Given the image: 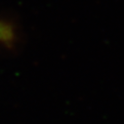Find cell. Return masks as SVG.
Segmentation results:
<instances>
[{"label": "cell", "mask_w": 124, "mask_h": 124, "mask_svg": "<svg viewBox=\"0 0 124 124\" xmlns=\"http://www.w3.org/2000/svg\"><path fill=\"white\" fill-rule=\"evenodd\" d=\"M15 40V31L11 24L0 22V42L2 43H12Z\"/></svg>", "instance_id": "obj_1"}]
</instances>
